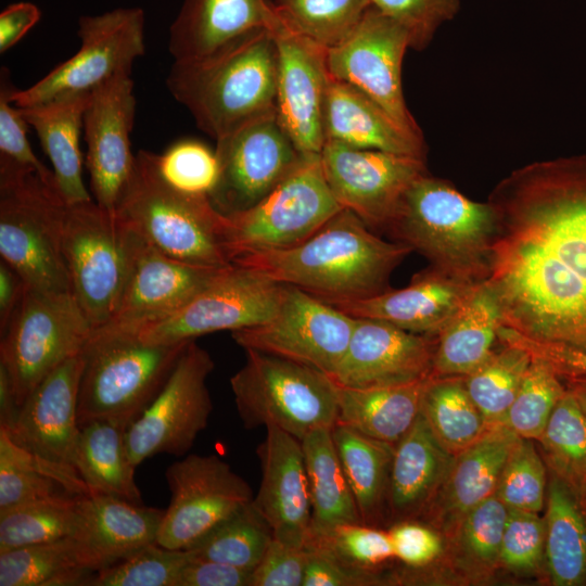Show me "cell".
<instances>
[{
	"label": "cell",
	"mask_w": 586,
	"mask_h": 586,
	"mask_svg": "<svg viewBox=\"0 0 586 586\" xmlns=\"http://www.w3.org/2000/svg\"><path fill=\"white\" fill-rule=\"evenodd\" d=\"M496 214L489 277L504 327L543 347L586 355V154L511 171Z\"/></svg>",
	"instance_id": "1"
},
{
	"label": "cell",
	"mask_w": 586,
	"mask_h": 586,
	"mask_svg": "<svg viewBox=\"0 0 586 586\" xmlns=\"http://www.w3.org/2000/svg\"><path fill=\"white\" fill-rule=\"evenodd\" d=\"M411 252L404 243L381 239L357 215L343 208L304 241L244 253L232 264L333 305L390 289L392 272Z\"/></svg>",
	"instance_id": "2"
},
{
	"label": "cell",
	"mask_w": 586,
	"mask_h": 586,
	"mask_svg": "<svg viewBox=\"0 0 586 586\" xmlns=\"http://www.w3.org/2000/svg\"><path fill=\"white\" fill-rule=\"evenodd\" d=\"M278 52L270 29L255 30L217 52L174 62L166 85L196 126L218 140L276 110Z\"/></svg>",
	"instance_id": "3"
},
{
	"label": "cell",
	"mask_w": 586,
	"mask_h": 586,
	"mask_svg": "<svg viewBox=\"0 0 586 586\" xmlns=\"http://www.w3.org/2000/svg\"><path fill=\"white\" fill-rule=\"evenodd\" d=\"M386 230L446 273L472 283L489 277L495 211L446 179L429 173L416 179Z\"/></svg>",
	"instance_id": "4"
},
{
	"label": "cell",
	"mask_w": 586,
	"mask_h": 586,
	"mask_svg": "<svg viewBox=\"0 0 586 586\" xmlns=\"http://www.w3.org/2000/svg\"><path fill=\"white\" fill-rule=\"evenodd\" d=\"M115 214L166 255L192 265H232L225 245L226 216L208 195L186 193L161 175L156 154L140 150Z\"/></svg>",
	"instance_id": "5"
},
{
	"label": "cell",
	"mask_w": 586,
	"mask_h": 586,
	"mask_svg": "<svg viewBox=\"0 0 586 586\" xmlns=\"http://www.w3.org/2000/svg\"><path fill=\"white\" fill-rule=\"evenodd\" d=\"M189 342L156 344L137 330L93 329L81 349L79 426L93 420L129 426L157 396Z\"/></svg>",
	"instance_id": "6"
},
{
	"label": "cell",
	"mask_w": 586,
	"mask_h": 586,
	"mask_svg": "<svg viewBox=\"0 0 586 586\" xmlns=\"http://www.w3.org/2000/svg\"><path fill=\"white\" fill-rule=\"evenodd\" d=\"M66 206L35 169L0 156V256L27 286L73 294L62 245Z\"/></svg>",
	"instance_id": "7"
},
{
	"label": "cell",
	"mask_w": 586,
	"mask_h": 586,
	"mask_svg": "<svg viewBox=\"0 0 586 586\" xmlns=\"http://www.w3.org/2000/svg\"><path fill=\"white\" fill-rule=\"evenodd\" d=\"M230 386L246 429L276 426L302 441L336 423V384L313 367L245 349V362L230 378Z\"/></svg>",
	"instance_id": "8"
},
{
	"label": "cell",
	"mask_w": 586,
	"mask_h": 586,
	"mask_svg": "<svg viewBox=\"0 0 586 586\" xmlns=\"http://www.w3.org/2000/svg\"><path fill=\"white\" fill-rule=\"evenodd\" d=\"M93 331L73 294L27 286L0 332V365L21 407L60 365L79 354Z\"/></svg>",
	"instance_id": "9"
},
{
	"label": "cell",
	"mask_w": 586,
	"mask_h": 586,
	"mask_svg": "<svg viewBox=\"0 0 586 586\" xmlns=\"http://www.w3.org/2000/svg\"><path fill=\"white\" fill-rule=\"evenodd\" d=\"M342 209L326 180L320 154H304L257 204L225 215V245L229 258L232 263L244 253L293 246Z\"/></svg>",
	"instance_id": "10"
},
{
	"label": "cell",
	"mask_w": 586,
	"mask_h": 586,
	"mask_svg": "<svg viewBox=\"0 0 586 586\" xmlns=\"http://www.w3.org/2000/svg\"><path fill=\"white\" fill-rule=\"evenodd\" d=\"M129 227L95 201L67 204L63 254L72 293L93 329L116 314L129 266Z\"/></svg>",
	"instance_id": "11"
},
{
	"label": "cell",
	"mask_w": 586,
	"mask_h": 586,
	"mask_svg": "<svg viewBox=\"0 0 586 586\" xmlns=\"http://www.w3.org/2000/svg\"><path fill=\"white\" fill-rule=\"evenodd\" d=\"M145 17L140 8H118L78 22V51L24 90L12 101L29 107L60 97L90 93L122 74H131L135 61L145 52Z\"/></svg>",
	"instance_id": "12"
},
{
	"label": "cell",
	"mask_w": 586,
	"mask_h": 586,
	"mask_svg": "<svg viewBox=\"0 0 586 586\" xmlns=\"http://www.w3.org/2000/svg\"><path fill=\"white\" fill-rule=\"evenodd\" d=\"M214 368L212 356L195 340L186 345L157 396L126 430L136 468L155 455L190 450L213 410L207 379Z\"/></svg>",
	"instance_id": "13"
},
{
	"label": "cell",
	"mask_w": 586,
	"mask_h": 586,
	"mask_svg": "<svg viewBox=\"0 0 586 586\" xmlns=\"http://www.w3.org/2000/svg\"><path fill=\"white\" fill-rule=\"evenodd\" d=\"M284 284L232 264L175 313L138 330L142 340L178 344L217 331L231 332L268 321L277 311Z\"/></svg>",
	"instance_id": "14"
},
{
	"label": "cell",
	"mask_w": 586,
	"mask_h": 586,
	"mask_svg": "<svg viewBox=\"0 0 586 586\" xmlns=\"http://www.w3.org/2000/svg\"><path fill=\"white\" fill-rule=\"evenodd\" d=\"M354 327V317L284 284L280 305L268 321L235 330L231 335L244 349L282 357L332 375L347 349Z\"/></svg>",
	"instance_id": "15"
},
{
	"label": "cell",
	"mask_w": 586,
	"mask_h": 586,
	"mask_svg": "<svg viewBox=\"0 0 586 586\" xmlns=\"http://www.w3.org/2000/svg\"><path fill=\"white\" fill-rule=\"evenodd\" d=\"M170 500L156 543L189 549L254 498L249 483L216 455H188L165 472Z\"/></svg>",
	"instance_id": "16"
},
{
	"label": "cell",
	"mask_w": 586,
	"mask_h": 586,
	"mask_svg": "<svg viewBox=\"0 0 586 586\" xmlns=\"http://www.w3.org/2000/svg\"><path fill=\"white\" fill-rule=\"evenodd\" d=\"M218 177L208 198L222 215L251 208L302 160L277 112L253 119L216 140Z\"/></svg>",
	"instance_id": "17"
},
{
	"label": "cell",
	"mask_w": 586,
	"mask_h": 586,
	"mask_svg": "<svg viewBox=\"0 0 586 586\" xmlns=\"http://www.w3.org/2000/svg\"><path fill=\"white\" fill-rule=\"evenodd\" d=\"M408 48L407 30L371 4L349 35L327 49V65L331 77L357 88L402 127L422 135L403 94L402 65Z\"/></svg>",
	"instance_id": "18"
},
{
	"label": "cell",
	"mask_w": 586,
	"mask_h": 586,
	"mask_svg": "<svg viewBox=\"0 0 586 586\" xmlns=\"http://www.w3.org/2000/svg\"><path fill=\"white\" fill-rule=\"evenodd\" d=\"M320 158L336 201L369 228L386 229L409 187L429 173L425 158L358 149L334 140H326Z\"/></svg>",
	"instance_id": "19"
},
{
	"label": "cell",
	"mask_w": 586,
	"mask_h": 586,
	"mask_svg": "<svg viewBox=\"0 0 586 586\" xmlns=\"http://www.w3.org/2000/svg\"><path fill=\"white\" fill-rule=\"evenodd\" d=\"M269 29L278 52V119L301 153L320 154L331 78L327 49L288 26L277 11Z\"/></svg>",
	"instance_id": "20"
},
{
	"label": "cell",
	"mask_w": 586,
	"mask_h": 586,
	"mask_svg": "<svg viewBox=\"0 0 586 586\" xmlns=\"http://www.w3.org/2000/svg\"><path fill=\"white\" fill-rule=\"evenodd\" d=\"M135 116L130 74L115 76L91 91L84 113L90 188L95 203L113 214L135 164L130 149Z\"/></svg>",
	"instance_id": "21"
},
{
	"label": "cell",
	"mask_w": 586,
	"mask_h": 586,
	"mask_svg": "<svg viewBox=\"0 0 586 586\" xmlns=\"http://www.w3.org/2000/svg\"><path fill=\"white\" fill-rule=\"evenodd\" d=\"M129 229L127 277L116 314L105 326L139 330L157 321L184 306L224 269L175 259Z\"/></svg>",
	"instance_id": "22"
},
{
	"label": "cell",
	"mask_w": 586,
	"mask_h": 586,
	"mask_svg": "<svg viewBox=\"0 0 586 586\" xmlns=\"http://www.w3.org/2000/svg\"><path fill=\"white\" fill-rule=\"evenodd\" d=\"M81 370L80 352L35 388L21 406L13 428H3L16 445L76 480H81L75 466Z\"/></svg>",
	"instance_id": "23"
},
{
	"label": "cell",
	"mask_w": 586,
	"mask_h": 586,
	"mask_svg": "<svg viewBox=\"0 0 586 586\" xmlns=\"http://www.w3.org/2000/svg\"><path fill=\"white\" fill-rule=\"evenodd\" d=\"M436 342L437 336L411 333L383 320L355 318L347 349L330 378L356 388L426 379Z\"/></svg>",
	"instance_id": "24"
},
{
	"label": "cell",
	"mask_w": 586,
	"mask_h": 586,
	"mask_svg": "<svg viewBox=\"0 0 586 586\" xmlns=\"http://www.w3.org/2000/svg\"><path fill=\"white\" fill-rule=\"evenodd\" d=\"M257 455L262 481L253 504L270 525L273 538L306 547L311 502L302 442L276 426H267Z\"/></svg>",
	"instance_id": "25"
},
{
	"label": "cell",
	"mask_w": 586,
	"mask_h": 586,
	"mask_svg": "<svg viewBox=\"0 0 586 586\" xmlns=\"http://www.w3.org/2000/svg\"><path fill=\"white\" fill-rule=\"evenodd\" d=\"M477 284L429 265L403 289L390 288L368 298L332 306L355 318L379 319L411 333L437 336Z\"/></svg>",
	"instance_id": "26"
},
{
	"label": "cell",
	"mask_w": 586,
	"mask_h": 586,
	"mask_svg": "<svg viewBox=\"0 0 586 586\" xmlns=\"http://www.w3.org/2000/svg\"><path fill=\"white\" fill-rule=\"evenodd\" d=\"M518 440L507 425H491L475 443L455 456L423 518L451 536L472 508L495 495L504 464Z\"/></svg>",
	"instance_id": "27"
},
{
	"label": "cell",
	"mask_w": 586,
	"mask_h": 586,
	"mask_svg": "<svg viewBox=\"0 0 586 586\" xmlns=\"http://www.w3.org/2000/svg\"><path fill=\"white\" fill-rule=\"evenodd\" d=\"M276 16L268 0H184L169 27L168 51L175 62L208 56L258 29Z\"/></svg>",
	"instance_id": "28"
},
{
	"label": "cell",
	"mask_w": 586,
	"mask_h": 586,
	"mask_svg": "<svg viewBox=\"0 0 586 586\" xmlns=\"http://www.w3.org/2000/svg\"><path fill=\"white\" fill-rule=\"evenodd\" d=\"M323 129L326 140L425 158L422 135L405 129L367 94L333 77L326 97Z\"/></svg>",
	"instance_id": "29"
},
{
	"label": "cell",
	"mask_w": 586,
	"mask_h": 586,
	"mask_svg": "<svg viewBox=\"0 0 586 586\" xmlns=\"http://www.w3.org/2000/svg\"><path fill=\"white\" fill-rule=\"evenodd\" d=\"M433 435L421 412L411 429L395 445L387 513L396 522L423 517L454 463Z\"/></svg>",
	"instance_id": "30"
},
{
	"label": "cell",
	"mask_w": 586,
	"mask_h": 586,
	"mask_svg": "<svg viewBox=\"0 0 586 586\" xmlns=\"http://www.w3.org/2000/svg\"><path fill=\"white\" fill-rule=\"evenodd\" d=\"M79 530L75 538L97 558L102 569L156 543L164 510L120 497L90 493L78 498Z\"/></svg>",
	"instance_id": "31"
},
{
	"label": "cell",
	"mask_w": 586,
	"mask_h": 586,
	"mask_svg": "<svg viewBox=\"0 0 586 586\" xmlns=\"http://www.w3.org/2000/svg\"><path fill=\"white\" fill-rule=\"evenodd\" d=\"M504 317L497 295L485 281L437 335L431 377H466L495 351Z\"/></svg>",
	"instance_id": "32"
},
{
	"label": "cell",
	"mask_w": 586,
	"mask_h": 586,
	"mask_svg": "<svg viewBox=\"0 0 586 586\" xmlns=\"http://www.w3.org/2000/svg\"><path fill=\"white\" fill-rule=\"evenodd\" d=\"M90 93H76L18 107L48 155L59 194L66 204L91 201L82 180L79 137Z\"/></svg>",
	"instance_id": "33"
},
{
	"label": "cell",
	"mask_w": 586,
	"mask_h": 586,
	"mask_svg": "<svg viewBox=\"0 0 586 586\" xmlns=\"http://www.w3.org/2000/svg\"><path fill=\"white\" fill-rule=\"evenodd\" d=\"M405 384L356 388L336 384L335 424L365 436L396 445L420 415L428 380Z\"/></svg>",
	"instance_id": "34"
},
{
	"label": "cell",
	"mask_w": 586,
	"mask_h": 586,
	"mask_svg": "<svg viewBox=\"0 0 586 586\" xmlns=\"http://www.w3.org/2000/svg\"><path fill=\"white\" fill-rule=\"evenodd\" d=\"M101 570L75 537L0 552V586H90Z\"/></svg>",
	"instance_id": "35"
},
{
	"label": "cell",
	"mask_w": 586,
	"mask_h": 586,
	"mask_svg": "<svg viewBox=\"0 0 586 586\" xmlns=\"http://www.w3.org/2000/svg\"><path fill=\"white\" fill-rule=\"evenodd\" d=\"M127 428L112 420H93L80 425L75 466L90 493L141 504L135 481L136 467L126 446Z\"/></svg>",
	"instance_id": "36"
},
{
	"label": "cell",
	"mask_w": 586,
	"mask_h": 586,
	"mask_svg": "<svg viewBox=\"0 0 586 586\" xmlns=\"http://www.w3.org/2000/svg\"><path fill=\"white\" fill-rule=\"evenodd\" d=\"M331 433L361 522L379 526L387 511L395 445L370 438L341 424H335Z\"/></svg>",
	"instance_id": "37"
},
{
	"label": "cell",
	"mask_w": 586,
	"mask_h": 586,
	"mask_svg": "<svg viewBox=\"0 0 586 586\" xmlns=\"http://www.w3.org/2000/svg\"><path fill=\"white\" fill-rule=\"evenodd\" d=\"M545 560L551 583H586V508L556 475L547 486Z\"/></svg>",
	"instance_id": "38"
},
{
	"label": "cell",
	"mask_w": 586,
	"mask_h": 586,
	"mask_svg": "<svg viewBox=\"0 0 586 586\" xmlns=\"http://www.w3.org/2000/svg\"><path fill=\"white\" fill-rule=\"evenodd\" d=\"M331 430L316 429L301 441L311 502L309 535L324 533L340 524L361 522Z\"/></svg>",
	"instance_id": "39"
},
{
	"label": "cell",
	"mask_w": 586,
	"mask_h": 586,
	"mask_svg": "<svg viewBox=\"0 0 586 586\" xmlns=\"http://www.w3.org/2000/svg\"><path fill=\"white\" fill-rule=\"evenodd\" d=\"M89 494L84 481L44 463L0 428V511L37 500Z\"/></svg>",
	"instance_id": "40"
},
{
	"label": "cell",
	"mask_w": 586,
	"mask_h": 586,
	"mask_svg": "<svg viewBox=\"0 0 586 586\" xmlns=\"http://www.w3.org/2000/svg\"><path fill=\"white\" fill-rule=\"evenodd\" d=\"M420 412L440 444L454 456L491 426L471 399L463 377H430Z\"/></svg>",
	"instance_id": "41"
},
{
	"label": "cell",
	"mask_w": 586,
	"mask_h": 586,
	"mask_svg": "<svg viewBox=\"0 0 586 586\" xmlns=\"http://www.w3.org/2000/svg\"><path fill=\"white\" fill-rule=\"evenodd\" d=\"M538 442L551 474L586 508V416L568 386Z\"/></svg>",
	"instance_id": "42"
},
{
	"label": "cell",
	"mask_w": 586,
	"mask_h": 586,
	"mask_svg": "<svg viewBox=\"0 0 586 586\" xmlns=\"http://www.w3.org/2000/svg\"><path fill=\"white\" fill-rule=\"evenodd\" d=\"M272 538L270 525L252 500L187 550L193 559L253 572Z\"/></svg>",
	"instance_id": "43"
},
{
	"label": "cell",
	"mask_w": 586,
	"mask_h": 586,
	"mask_svg": "<svg viewBox=\"0 0 586 586\" xmlns=\"http://www.w3.org/2000/svg\"><path fill=\"white\" fill-rule=\"evenodd\" d=\"M79 497L37 500L0 511V552L75 537L80 524Z\"/></svg>",
	"instance_id": "44"
},
{
	"label": "cell",
	"mask_w": 586,
	"mask_h": 586,
	"mask_svg": "<svg viewBox=\"0 0 586 586\" xmlns=\"http://www.w3.org/2000/svg\"><path fill=\"white\" fill-rule=\"evenodd\" d=\"M500 347L474 371L463 377L467 391L488 425L500 424L531 364L522 346L500 340Z\"/></svg>",
	"instance_id": "45"
},
{
	"label": "cell",
	"mask_w": 586,
	"mask_h": 586,
	"mask_svg": "<svg viewBox=\"0 0 586 586\" xmlns=\"http://www.w3.org/2000/svg\"><path fill=\"white\" fill-rule=\"evenodd\" d=\"M283 22L298 34L329 49L358 24L370 0H275Z\"/></svg>",
	"instance_id": "46"
},
{
	"label": "cell",
	"mask_w": 586,
	"mask_h": 586,
	"mask_svg": "<svg viewBox=\"0 0 586 586\" xmlns=\"http://www.w3.org/2000/svg\"><path fill=\"white\" fill-rule=\"evenodd\" d=\"M508 507L495 495L472 508L451 535L458 565L483 574L499 564Z\"/></svg>",
	"instance_id": "47"
},
{
	"label": "cell",
	"mask_w": 586,
	"mask_h": 586,
	"mask_svg": "<svg viewBox=\"0 0 586 586\" xmlns=\"http://www.w3.org/2000/svg\"><path fill=\"white\" fill-rule=\"evenodd\" d=\"M565 392L562 378L551 365L540 357L532 356L502 424L519 437L538 441Z\"/></svg>",
	"instance_id": "48"
},
{
	"label": "cell",
	"mask_w": 586,
	"mask_h": 586,
	"mask_svg": "<svg viewBox=\"0 0 586 586\" xmlns=\"http://www.w3.org/2000/svg\"><path fill=\"white\" fill-rule=\"evenodd\" d=\"M189 560L187 549H169L153 543L99 571L90 586H177Z\"/></svg>",
	"instance_id": "49"
},
{
	"label": "cell",
	"mask_w": 586,
	"mask_h": 586,
	"mask_svg": "<svg viewBox=\"0 0 586 586\" xmlns=\"http://www.w3.org/2000/svg\"><path fill=\"white\" fill-rule=\"evenodd\" d=\"M307 547L319 549L349 566L379 571L394 559L388 531L365 523H345L331 530L309 535Z\"/></svg>",
	"instance_id": "50"
},
{
	"label": "cell",
	"mask_w": 586,
	"mask_h": 586,
	"mask_svg": "<svg viewBox=\"0 0 586 586\" xmlns=\"http://www.w3.org/2000/svg\"><path fill=\"white\" fill-rule=\"evenodd\" d=\"M533 442L519 437L504 464L495 496L508 509L538 513L546 504V467Z\"/></svg>",
	"instance_id": "51"
},
{
	"label": "cell",
	"mask_w": 586,
	"mask_h": 586,
	"mask_svg": "<svg viewBox=\"0 0 586 586\" xmlns=\"http://www.w3.org/2000/svg\"><path fill=\"white\" fill-rule=\"evenodd\" d=\"M163 178L175 189L191 194L208 195L218 177L215 151L195 140H181L164 153L156 154Z\"/></svg>",
	"instance_id": "52"
},
{
	"label": "cell",
	"mask_w": 586,
	"mask_h": 586,
	"mask_svg": "<svg viewBox=\"0 0 586 586\" xmlns=\"http://www.w3.org/2000/svg\"><path fill=\"white\" fill-rule=\"evenodd\" d=\"M408 33L410 48L424 49L435 31L458 12L459 0H370Z\"/></svg>",
	"instance_id": "53"
},
{
	"label": "cell",
	"mask_w": 586,
	"mask_h": 586,
	"mask_svg": "<svg viewBox=\"0 0 586 586\" xmlns=\"http://www.w3.org/2000/svg\"><path fill=\"white\" fill-rule=\"evenodd\" d=\"M545 559V520L537 512L509 509L499 563L515 571H533Z\"/></svg>",
	"instance_id": "54"
},
{
	"label": "cell",
	"mask_w": 586,
	"mask_h": 586,
	"mask_svg": "<svg viewBox=\"0 0 586 586\" xmlns=\"http://www.w3.org/2000/svg\"><path fill=\"white\" fill-rule=\"evenodd\" d=\"M15 89L10 73L2 67L0 75V156L35 169L47 183L56 188L53 171L38 160L27 140L28 124L12 101Z\"/></svg>",
	"instance_id": "55"
},
{
	"label": "cell",
	"mask_w": 586,
	"mask_h": 586,
	"mask_svg": "<svg viewBox=\"0 0 586 586\" xmlns=\"http://www.w3.org/2000/svg\"><path fill=\"white\" fill-rule=\"evenodd\" d=\"M307 558L306 547H294L272 538L252 572L251 586H303Z\"/></svg>",
	"instance_id": "56"
},
{
	"label": "cell",
	"mask_w": 586,
	"mask_h": 586,
	"mask_svg": "<svg viewBox=\"0 0 586 586\" xmlns=\"http://www.w3.org/2000/svg\"><path fill=\"white\" fill-rule=\"evenodd\" d=\"M395 559L410 569H424L443 553V540L431 527L413 520L394 523L388 530Z\"/></svg>",
	"instance_id": "57"
},
{
	"label": "cell",
	"mask_w": 586,
	"mask_h": 586,
	"mask_svg": "<svg viewBox=\"0 0 586 586\" xmlns=\"http://www.w3.org/2000/svg\"><path fill=\"white\" fill-rule=\"evenodd\" d=\"M306 548L303 586H371L388 582L378 571L349 566L319 549Z\"/></svg>",
	"instance_id": "58"
},
{
	"label": "cell",
	"mask_w": 586,
	"mask_h": 586,
	"mask_svg": "<svg viewBox=\"0 0 586 586\" xmlns=\"http://www.w3.org/2000/svg\"><path fill=\"white\" fill-rule=\"evenodd\" d=\"M251 575L252 571L190 556L177 586H251Z\"/></svg>",
	"instance_id": "59"
},
{
	"label": "cell",
	"mask_w": 586,
	"mask_h": 586,
	"mask_svg": "<svg viewBox=\"0 0 586 586\" xmlns=\"http://www.w3.org/2000/svg\"><path fill=\"white\" fill-rule=\"evenodd\" d=\"M501 337L524 347L532 356L540 357L551 365L562 379L586 375V355L562 352L528 342L509 329H504Z\"/></svg>",
	"instance_id": "60"
},
{
	"label": "cell",
	"mask_w": 586,
	"mask_h": 586,
	"mask_svg": "<svg viewBox=\"0 0 586 586\" xmlns=\"http://www.w3.org/2000/svg\"><path fill=\"white\" fill-rule=\"evenodd\" d=\"M40 10L30 2H16L0 13V52L16 44L40 20Z\"/></svg>",
	"instance_id": "61"
},
{
	"label": "cell",
	"mask_w": 586,
	"mask_h": 586,
	"mask_svg": "<svg viewBox=\"0 0 586 586\" xmlns=\"http://www.w3.org/2000/svg\"><path fill=\"white\" fill-rule=\"evenodd\" d=\"M26 283L5 262L0 259V332L8 326L20 304Z\"/></svg>",
	"instance_id": "62"
},
{
	"label": "cell",
	"mask_w": 586,
	"mask_h": 586,
	"mask_svg": "<svg viewBox=\"0 0 586 586\" xmlns=\"http://www.w3.org/2000/svg\"><path fill=\"white\" fill-rule=\"evenodd\" d=\"M21 407L5 368L0 365V428L10 430L15 424Z\"/></svg>",
	"instance_id": "63"
},
{
	"label": "cell",
	"mask_w": 586,
	"mask_h": 586,
	"mask_svg": "<svg viewBox=\"0 0 586 586\" xmlns=\"http://www.w3.org/2000/svg\"><path fill=\"white\" fill-rule=\"evenodd\" d=\"M566 386L571 390L579 408L586 416V375L569 379Z\"/></svg>",
	"instance_id": "64"
}]
</instances>
